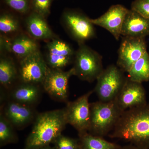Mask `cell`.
Instances as JSON below:
<instances>
[{"label":"cell","instance_id":"obj_1","mask_svg":"<svg viewBox=\"0 0 149 149\" xmlns=\"http://www.w3.org/2000/svg\"><path fill=\"white\" fill-rule=\"evenodd\" d=\"M109 136L149 149V103L123 111Z\"/></svg>","mask_w":149,"mask_h":149},{"label":"cell","instance_id":"obj_2","mask_svg":"<svg viewBox=\"0 0 149 149\" xmlns=\"http://www.w3.org/2000/svg\"><path fill=\"white\" fill-rule=\"evenodd\" d=\"M68 124L65 108L37 114L25 149H37L54 143Z\"/></svg>","mask_w":149,"mask_h":149},{"label":"cell","instance_id":"obj_3","mask_svg":"<svg viewBox=\"0 0 149 149\" xmlns=\"http://www.w3.org/2000/svg\"><path fill=\"white\" fill-rule=\"evenodd\" d=\"M91 120L88 132L92 135L103 137L113 130L122 111L114 101L91 103Z\"/></svg>","mask_w":149,"mask_h":149},{"label":"cell","instance_id":"obj_4","mask_svg":"<svg viewBox=\"0 0 149 149\" xmlns=\"http://www.w3.org/2000/svg\"><path fill=\"white\" fill-rule=\"evenodd\" d=\"M73 61L74 76L89 83L97 80L104 70L102 56L85 44L79 45Z\"/></svg>","mask_w":149,"mask_h":149},{"label":"cell","instance_id":"obj_5","mask_svg":"<svg viewBox=\"0 0 149 149\" xmlns=\"http://www.w3.org/2000/svg\"><path fill=\"white\" fill-rule=\"evenodd\" d=\"M61 22L66 32L80 44L96 36L94 25L85 14L72 9H66L63 13Z\"/></svg>","mask_w":149,"mask_h":149},{"label":"cell","instance_id":"obj_6","mask_svg":"<svg viewBox=\"0 0 149 149\" xmlns=\"http://www.w3.org/2000/svg\"><path fill=\"white\" fill-rule=\"evenodd\" d=\"M117 65H111L103 70L97 79L94 89L99 100L113 101L125 84L127 77Z\"/></svg>","mask_w":149,"mask_h":149},{"label":"cell","instance_id":"obj_7","mask_svg":"<svg viewBox=\"0 0 149 149\" xmlns=\"http://www.w3.org/2000/svg\"><path fill=\"white\" fill-rule=\"evenodd\" d=\"M94 91H89L76 100L68 102L65 108L68 124L72 125L78 135L88 132L91 120L89 98Z\"/></svg>","mask_w":149,"mask_h":149},{"label":"cell","instance_id":"obj_8","mask_svg":"<svg viewBox=\"0 0 149 149\" xmlns=\"http://www.w3.org/2000/svg\"><path fill=\"white\" fill-rule=\"evenodd\" d=\"M49 67L40 50L20 60L18 77L21 83L42 85Z\"/></svg>","mask_w":149,"mask_h":149},{"label":"cell","instance_id":"obj_9","mask_svg":"<svg viewBox=\"0 0 149 149\" xmlns=\"http://www.w3.org/2000/svg\"><path fill=\"white\" fill-rule=\"evenodd\" d=\"M73 75L74 73L72 68L67 71L49 68L42 85L44 91L52 99L67 103L69 96L68 81Z\"/></svg>","mask_w":149,"mask_h":149},{"label":"cell","instance_id":"obj_10","mask_svg":"<svg viewBox=\"0 0 149 149\" xmlns=\"http://www.w3.org/2000/svg\"><path fill=\"white\" fill-rule=\"evenodd\" d=\"M146 52L145 37H123L118 49L116 65L123 72H128Z\"/></svg>","mask_w":149,"mask_h":149},{"label":"cell","instance_id":"obj_11","mask_svg":"<svg viewBox=\"0 0 149 149\" xmlns=\"http://www.w3.org/2000/svg\"><path fill=\"white\" fill-rule=\"evenodd\" d=\"M75 52L69 44L57 38L47 43L45 59L49 68L63 70L74 61Z\"/></svg>","mask_w":149,"mask_h":149},{"label":"cell","instance_id":"obj_12","mask_svg":"<svg viewBox=\"0 0 149 149\" xmlns=\"http://www.w3.org/2000/svg\"><path fill=\"white\" fill-rule=\"evenodd\" d=\"M114 101L120 110L124 111L147 104L146 93L142 83L127 77Z\"/></svg>","mask_w":149,"mask_h":149},{"label":"cell","instance_id":"obj_13","mask_svg":"<svg viewBox=\"0 0 149 149\" xmlns=\"http://www.w3.org/2000/svg\"><path fill=\"white\" fill-rule=\"evenodd\" d=\"M1 113L16 129H22L34 122L37 116L34 107L8 100L2 105Z\"/></svg>","mask_w":149,"mask_h":149},{"label":"cell","instance_id":"obj_14","mask_svg":"<svg viewBox=\"0 0 149 149\" xmlns=\"http://www.w3.org/2000/svg\"><path fill=\"white\" fill-rule=\"evenodd\" d=\"M128 10L120 5L112 6L98 18L91 19V22L107 29L118 40L121 36L123 24Z\"/></svg>","mask_w":149,"mask_h":149},{"label":"cell","instance_id":"obj_15","mask_svg":"<svg viewBox=\"0 0 149 149\" xmlns=\"http://www.w3.org/2000/svg\"><path fill=\"white\" fill-rule=\"evenodd\" d=\"M24 24L28 35L35 40L50 41L58 38L49 26L46 18L33 11L28 14Z\"/></svg>","mask_w":149,"mask_h":149},{"label":"cell","instance_id":"obj_16","mask_svg":"<svg viewBox=\"0 0 149 149\" xmlns=\"http://www.w3.org/2000/svg\"><path fill=\"white\" fill-rule=\"evenodd\" d=\"M123 37L141 38L149 35V20L135 11L128 10L122 29Z\"/></svg>","mask_w":149,"mask_h":149},{"label":"cell","instance_id":"obj_17","mask_svg":"<svg viewBox=\"0 0 149 149\" xmlns=\"http://www.w3.org/2000/svg\"><path fill=\"white\" fill-rule=\"evenodd\" d=\"M40 85L32 83H21L11 89L9 100L16 102L34 107L41 96Z\"/></svg>","mask_w":149,"mask_h":149},{"label":"cell","instance_id":"obj_18","mask_svg":"<svg viewBox=\"0 0 149 149\" xmlns=\"http://www.w3.org/2000/svg\"><path fill=\"white\" fill-rule=\"evenodd\" d=\"M10 52L19 60L40 50L37 41L29 35L19 34L11 39Z\"/></svg>","mask_w":149,"mask_h":149},{"label":"cell","instance_id":"obj_19","mask_svg":"<svg viewBox=\"0 0 149 149\" xmlns=\"http://www.w3.org/2000/svg\"><path fill=\"white\" fill-rule=\"evenodd\" d=\"M18 72L13 60L10 57L1 56L0 58V83L6 89L12 88Z\"/></svg>","mask_w":149,"mask_h":149},{"label":"cell","instance_id":"obj_20","mask_svg":"<svg viewBox=\"0 0 149 149\" xmlns=\"http://www.w3.org/2000/svg\"><path fill=\"white\" fill-rule=\"evenodd\" d=\"M79 135L80 149H117L120 146L89 132Z\"/></svg>","mask_w":149,"mask_h":149},{"label":"cell","instance_id":"obj_21","mask_svg":"<svg viewBox=\"0 0 149 149\" xmlns=\"http://www.w3.org/2000/svg\"><path fill=\"white\" fill-rule=\"evenodd\" d=\"M128 78L142 83L149 81V54L146 52L133 65L128 72Z\"/></svg>","mask_w":149,"mask_h":149},{"label":"cell","instance_id":"obj_22","mask_svg":"<svg viewBox=\"0 0 149 149\" xmlns=\"http://www.w3.org/2000/svg\"><path fill=\"white\" fill-rule=\"evenodd\" d=\"M20 24L18 18L8 11H4L0 15V31L4 35L15 34L19 31Z\"/></svg>","mask_w":149,"mask_h":149},{"label":"cell","instance_id":"obj_23","mask_svg":"<svg viewBox=\"0 0 149 149\" xmlns=\"http://www.w3.org/2000/svg\"><path fill=\"white\" fill-rule=\"evenodd\" d=\"M15 128L2 114L0 115L1 146L15 143L17 140Z\"/></svg>","mask_w":149,"mask_h":149},{"label":"cell","instance_id":"obj_24","mask_svg":"<svg viewBox=\"0 0 149 149\" xmlns=\"http://www.w3.org/2000/svg\"><path fill=\"white\" fill-rule=\"evenodd\" d=\"M3 1L9 8L20 14H28L32 11L30 0H3Z\"/></svg>","mask_w":149,"mask_h":149},{"label":"cell","instance_id":"obj_25","mask_svg":"<svg viewBox=\"0 0 149 149\" xmlns=\"http://www.w3.org/2000/svg\"><path fill=\"white\" fill-rule=\"evenodd\" d=\"M55 149H80L79 140L60 135L54 142Z\"/></svg>","mask_w":149,"mask_h":149},{"label":"cell","instance_id":"obj_26","mask_svg":"<svg viewBox=\"0 0 149 149\" xmlns=\"http://www.w3.org/2000/svg\"><path fill=\"white\" fill-rule=\"evenodd\" d=\"M32 10L45 17L50 13L51 6L54 0H30Z\"/></svg>","mask_w":149,"mask_h":149},{"label":"cell","instance_id":"obj_27","mask_svg":"<svg viewBox=\"0 0 149 149\" xmlns=\"http://www.w3.org/2000/svg\"><path fill=\"white\" fill-rule=\"evenodd\" d=\"M131 10L149 20V0H135L131 4Z\"/></svg>","mask_w":149,"mask_h":149},{"label":"cell","instance_id":"obj_28","mask_svg":"<svg viewBox=\"0 0 149 149\" xmlns=\"http://www.w3.org/2000/svg\"><path fill=\"white\" fill-rule=\"evenodd\" d=\"M10 40L11 39L6 35L1 34L0 46L1 54L2 53L10 52Z\"/></svg>","mask_w":149,"mask_h":149},{"label":"cell","instance_id":"obj_29","mask_svg":"<svg viewBox=\"0 0 149 149\" xmlns=\"http://www.w3.org/2000/svg\"><path fill=\"white\" fill-rule=\"evenodd\" d=\"M117 149H148L144 148H141L130 144L129 145H126L124 146H120Z\"/></svg>","mask_w":149,"mask_h":149},{"label":"cell","instance_id":"obj_30","mask_svg":"<svg viewBox=\"0 0 149 149\" xmlns=\"http://www.w3.org/2000/svg\"><path fill=\"white\" fill-rule=\"evenodd\" d=\"M37 149H55L54 148H52L49 146H44L40 148Z\"/></svg>","mask_w":149,"mask_h":149}]
</instances>
